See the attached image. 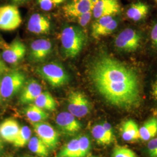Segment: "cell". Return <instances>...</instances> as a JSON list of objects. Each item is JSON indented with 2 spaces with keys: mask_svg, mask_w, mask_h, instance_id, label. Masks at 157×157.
Instances as JSON below:
<instances>
[{
  "mask_svg": "<svg viewBox=\"0 0 157 157\" xmlns=\"http://www.w3.org/2000/svg\"><path fill=\"white\" fill-rule=\"evenodd\" d=\"M89 76L97 91L110 104L124 109L140 105V84L137 73L115 58L98 57L91 65Z\"/></svg>",
  "mask_w": 157,
  "mask_h": 157,
  "instance_id": "6da1fadb",
  "label": "cell"
},
{
  "mask_svg": "<svg viewBox=\"0 0 157 157\" xmlns=\"http://www.w3.org/2000/svg\"><path fill=\"white\" fill-rule=\"evenodd\" d=\"M85 41V34L79 27L71 26L63 29L61 34V42L64 56L71 58L77 56L82 50Z\"/></svg>",
  "mask_w": 157,
  "mask_h": 157,
  "instance_id": "7a4b0ae2",
  "label": "cell"
},
{
  "mask_svg": "<svg viewBox=\"0 0 157 157\" xmlns=\"http://www.w3.org/2000/svg\"><path fill=\"white\" fill-rule=\"evenodd\" d=\"M36 72L52 87L56 88L66 85L70 80V76L65 67L56 62L42 65L37 67Z\"/></svg>",
  "mask_w": 157,
  "mask_h": 157,
  "instance_id": "3957f363",
  "label": "cell"
},
{
  "mask_svg": "<svg viewBox=\"0 0 157 157\" xmlns=\"http://www.w3.org/2000/svg\"><path fill=\"white\" fill-rule=\"evenodd\" d=\"M25 82V75L21 71L15 70L6 73L0 82L1 97L11 98L22 90Z\"/></svg>",
  "mask_w": 157,
  "mask_h": 157,
  "instance_id": "277c9868",
  "label": "cell"
},
{
  "mask_svg": "<svg viewBox=\"0 0 157 157\" xmlns=\"http://www.w3.org/2000/svg\"><path fill=\"white\" fill-rule=\"evenodd\" d=\"M67 109L75 117L83 118L90 112V101L82 92L72 91L68 95Z\"/></svg>",
  "mask_w": 157,
  "mask_h": 157,
  "instance_id": "5b68a950",
  "label": "cell"
},
{
  "mask_svg": "<svg viewBox=\"0 0 157 157\" xmlns=\"http://www.w3.org/2000/svg\"><path fill=\"white\" fill-rule=\"evenodd\" d=\"M22 17L17 6L6 5L0 6V29L11 31L19 27Z\"/></svg>",
  "mask_w": 157,
  "mask_h": 157,
  "instance_id": "8992f818",
  "label": "cell"
},
{
  "mask_svg": "<svg viewBox=\"0 0 157 157\" xmlns=\"http://www.w3.org/2000/svg\"><path fill=\"white\" fill-rule=\"evenodd\" d=\"M36 136L42 141L49 150L56 148L59 143V135L50 124L44 122L32 124Z\"/></svg>",
  "mask_w": 157,
  "mask_h": 157,
  "instance_id": "52a82bcc",
  "label": "cell"
},
{
  "mask_svg": "<svg viewBox=\"0 0 157 157\" xmlns=\"http://www.w3.org/2000/svg\"><path fill=\"white\" fill-rule=\"evenodd\" d=\"M140 37L135 30L126 29L117 37L115 44L120 50L132 52L136 50L140 45Z\"/></svg>",
  "mask_w": 157,
  "mask_h": 157,
  "instance_id": "ba28073f",
  "label": "cell"
},
{
  "mask_svg": "<svg viewBox=\"0 0 157 157\" xmlns=\"http://www.w3.org/2000/svg\"><path fill=\"white\" fill-rule=\"evenodd\" d=\"M56 123L60 131L65 135L73 136L82 129V124L72 113L62 112L57 115Z\"/></svg>",
  "mask_w": 157,
  "mask_h": 157,
  "instance_id": "9c48e42d",
  "label": "cell"
},
{
  "mask_svg": "<svg viewBox=\"0 0 157 157\" xmlns=\"http://www.w3.org/2000/svg\"><path fill=\"white\" fill-rule=\"evenodd\" d=\"M26 52V47L19 40H15L4 48L2 57L4 62L14 65L21 61Z\"/></svg>",
  "mask_w": 157,
  "mask_h": 157,
  "instance_id": "30bf717a",
  "label": "cell"
},
{
  "mask_svg": "<svg viewBox=\"0 0 157 157\" xmlns=\"http://www.w3.org/2000/svg\"><path fill=\"white\" fill-rule=\"evenodd\" d=\"M97 0H71L63 6V11L66 17L76 18L85 12L92 11Z\"/></svg>",
  "mask_w": 157,
  "mask_h": 157,
  "instance_id": "8fae6325",
  "label": "cell"
},
{
  "mask_svg": "<svg viewBox=\"0 0 157 157\" xmlns=\"http://www.w3.org/2000/svg\"><path fill=\"white\" fill-rule=\"evenodd\" d=\"M52 50V44L50 40L44 39L36 40L30 45V59L33 62H43L50 55Z\"/></svg>",
  "mask_w": 157,
  "mask_h": 157,
  "instance_id": "7c38bea8",
  "label": "cell"
},
{
  "mask_svg": "<svg viewBox=\"0 0 157 157\" xmlns=\"http://www.w3.org/2000/svg\"><path fill=\"white\" fill-rule=\"evenodd\" d=\"M121 11L118 0H97L93 9V17L95 19L106 16H115Z\"/></svg>",
  "mask_w": 157,
  "mask_h": 157,
  "instance_id": "4fadbf2b",
  "label": "cell"
},
{
  "mask_svg": "<svg viewBox=\"0 0 157 157\" xmlns=\"http://www.w3.org/2000/svg\"><path fill=\"white\" fill-rule=\"evenodd\" d=\"M42 87L35 80H30L24 84L19 101L23 104H29L34 102L36 98L41 93Z\"/></svg>",
  "mask_w": 157,
  "mask_h": 157,
  "instance_id": "5bb4252c",
  "label": "cell"
},
{
  "mask_svg": "<svg viewBox=\"0 0 157 157\" xmlns=\"http://www.w3.org/2000/svg\"><path fill=\"white\" fill-rule=\"evenodd\" d=\"M19 124L13 118H7L0 123V138L2 140L12 143L20 129Z\"/></svg>",
  "mask_w": 157,
  "mask_h": 157,
  "instance_id": "9a60e30c",
  "label": "cell"
},
{
  "mask_svg": "<svg viewBox=\"0 0 157 157\" xmlns=\"http://www.w3.org/2000/svg\"><path fill=\"white\" fill-rule=\"evenodd\" d=\"M28 29L33 33H47L50 30V21L41 14L34 13L29 19Z\"/></svg>",
  "mask_w": 157,
  "mask_h": 157,
  "instance_id": "2e32d148",
  "label": "cell"
},
{
  "mask_svg": "<svg viewBox=\"0 0 157 157\" xmlns=\"http://www.w3.org/2000/svg\"><path fill=\"white\" fill-rule=\"evenodd\" d=\"M121 135L123 140L128 142H133L140 139L139 128L133 120L129 119L122 124Z\"/></svg>",
  "mask_w": 157,
  "mask_h": 157,
  "instance_id": "e0dca14e",
  "label": "cell"
},
{
  "mask_svg": "<svg viewBox=\"0 0 157 157\" xmlns=\"http://www.w3.org/2000/svg\"><path fill=\"white\" fill-rule=\"evenodd\" d=\"M148 11V6L144 2L139 1L129 6L126 11V16L133 21H139L147 15Z\"/></svg>",
  "mask_w": 157,
  "mask_h": 157,
  "instance_id": "ac0fdd59",
  "label": "cell"
},
{
  "mask_svg": "<svg viewBox=\"0 0 157 157\" xmlns=\"http://www.w3.org/2000/svg\"><path fill=\"white\" fill-rule=\"evenodd\" d=\"M25 113L31 124L44 122L47 120L49 114L45 110L40 108L34 104H29L25 109Z\"/></svg>",
  "mask_w": 157,
  "mask_h": 157,
  "instance_id": "d6986e66",
  "label": "cell"
},
{
  "mask_svg": "<svg viewBox=\"0 0 157 157\" xmlns=\"http://www.w3.org/2000/svg\"><path fill=\"white\" fill-rule=\"evenodd\" d=\"M140 139L143 141H149L157 135V119L151 118L146 121L139 128Z\"/></svg>",
  "mask_w": 157,
  "mask_h": 157,
  "instance_id": "ffe728a7",
  "label": "cell"
},
{
  "mask_svg": "<svg viewBox=\"0 0 157 157\" xmlns=\"http://www.w3.org/2000/svg\"><path fill=\"white\" fill-rule=\"evenodd\" d=\"M34 102L35 105L45 111H54L56 109V101L52 95L47 91H42Z\"/></svg>",
  "mask_w": 157,
  "mask_h": 157,
  "instance_id": "44dd1931",
  "label": "cell"
},
{
  "mask_svg": "<svg viewBox=\"0 0 157 157\" xmlns=\"http://www.w3.org/2000/svg\"><path fill=\"white\" fill-rule=\"evenodd\" d=\"M28 146L29 149L37 156L48 157L49 154L48 148L37 136H34L30 138Z\"/></svg>",
  "mask_w": 157,
  "mask_h": 157,
  "instance_id": "7402d4cb",
  "label": "cell"
},
{
  "mask_svg": "<svg viewBox=\"0 0 157 157\" xmlns=\"http://www.w3.org/2000/svg\"><path fill=\"white\" fill-rule=\"evenodd\" d=\"M91 134L96 142L101 146H108L113 142L108 137L102 124L94 125L91 129Z\"/></svg>",
  "mask_w": 157,
  "mask_h": 157,
  "instance_id": "603a6c76",
  "label": "cell"
},
{
  "mask_svg": "<svg viewBox=\"0 0 157 157\" xmlns=\"http://www.w3.org/2000/svg\"><path fill=\"white\" fill-rule=\"evenodd\" d=\"M78 138L77 137L63 146L56 157H78Z\"/></svg>",
  "mask_w": 157,
  "mask_h": 157,
  "instance_id": "cb8c5ba5",
  "label": "cell"
},
{
  "mask_svg": "<svg viewBox=\"0 0 157 157\" xmlns=\"http://www.w3.org/2000/svg\"><path fill=\"white\" fill-rule=\"evenodd\" d=\"M31 136V129L27 126H23L20 128L17 137L12 144L17 148H23L28 144L29 141L32 137Z\"/></svg>",
  "mask_w": 157,
  "mask_h": 157,
  "instance_id": "d4e9b609",
  "label": "cell"
},
{
  "mask_svg": "<svg viewBox=\"0 0 157 157\" xmlns=\"http://www.w3.org/2000/svg\"><path fill=\"white\" fill-rule=\"evenodd\" d=\"M96 21L93 23L92 26L91 34L95 39L100 38L101 31L105 28L109 23L113 19V16H106L96 19Z\"/></svg>",
  "mask_w": 157,
  "mask_h": 157,
  "instance_id": "484cf974",
  "label": "cell"
},
{
  "mask_svg": "<svg viewBox=\"0 0 157 157\" xmlns=\"http://www.w3.org/2000/svg\"><path fill=\"white\" fill-rule=\"evenodd\" d=\"M78 157H86L91 149V141L87 136H78Z\"/></svg>",
  "mask_w": 157,
  "mask_h": 157,
  "instance_id": "4316f807",
  "label": "cell"
},
{
  "mask_svg": "<svg viewBox=\"0 0 157 157\" xmlns=\"http://www.w3.org/2000/svg\"><path fill=\"white\" fill-rule=\"evenodd\" d=\"M111 157H137L135 152L126 146H115Z\"/></svg>",
  "mask_w": 157,
  "mask_h": 157,
  "instance_id": "83f0119b",
  "label": "cell"
},
{
  "mask_svg": "<svg viewBox=\"0 0 157 157\" xmlns=\"http://www.w3.org/2000/svg\"><path fill=\"white\" fill-rule=\"evenodd\" d=\"M92 17H93V10L82 13L77 17L76 18H78V22L79 25L81 26L82 27H84L90 22Z\"/></svg>",
  "mask_w": 157,
  "mask_h": 157,
  "instance_id": "f1b7e54d",
  "label": "cell"
},
{
  "mask_svg": "<svg viewBox=\"0 0 157 157\" xmlns=\"http://www.w3.org/2000/svg\"><path fill=\"white\" fill-rule=\"evenodd\" d=\"M117 26H118V22L115 19H113L112 21L109 23V24L107 25V26L101 31L100 34V37L108 36L109 34L112 33L114 32V30L117 29Z\"/></svg>",
  "mask_w": 157,
  "mask_h": 157,
  "instance_id": "f546056e",
  "label": "cell"
},
{
  "mask_svg": "<svg viewBox=\"0 0 157 157\" xmlns=\"http://www.w3.org/2000/svg\"><path fill=\"white\" fill-rule=\"evenodd\" d=\"M147 150L149 157H154L157 152V138H153L149 140Z\"/></svg>",
  "mask_w": 157,
  "mask_h": 157,
  "instance_id": "4dcf8cb0",
  "label": "cell"
},
{
  "mask_svg": "<svg viewBox=\"0 0 157 157\" xmlns=\"http://www.w3.org/2000/svg\"><path fill=\"white\" fill-rule=\"evenodd\" d=\"M41 9L45 11H49L53 7V2L52 0H37Z\"/></svg>",
  "mask_w": 157,
  "mask_h": 157,
  "instance_id": "1f68e13d",
  "label": "cell"
},
{
  "mask_svg": "<svg viewBox=\"0 0 157 157\" xmlns=\"http://www.w3.org/2000/svg\"><path fill=\"white\" fill-rule=\"evenodd\" d=\"M102 124L104 129H105L108 137L112 141H113V140H114V135H113V131L111 124L107 122H104L102 124Z\"/></svg>",
  "mask_w": 157,
  "mask_h": 157,
  "instance_id": "d6a6232c",
  "label": "cell"
},
{
  "mask_svg": "<svg viewBox=\"0 0 157 157\" xmlns=\"http://www.w3.org/2000/svg\"><path fill=\"white\" fill-rule=\"evenodd\" d=\"M151 39L153 44L157 47V23L155 25L151 32Z\"/></svg>",
  "mask_w": 157,
  "mask_h": 157,
  "instance_id": "836d02e7",
  "label": "cell"
},
{
  "mask_svg": "<svg viewBox=\"0 0 157 157\" xmlns=\"http://www.w3.org/2000/svg\"><path fill=\"white\" fill-rule=\"evenodd\" d=\"M8 72V67L6 65L4 61L0 57V74L6 73Z\"/></svg>",
  "mask_w": 157,
  "mask_h": 157,
  "instance_id": "e575fe53",
  "label": "cell"
},
{
  "mask_svg": "<svg viewBox=\"0 0 157 157\" xmlns=\"http://www.w3.org/2000/svg\"><path fill=\"white\" fill-rule=\"evenodd\" d=\"M152 94L153 97L157 100V80H156L152 87Z\"/></svg>",
  "mask_w": 157,
  "mask_h": 157,
  "instance_id": "d590c367",
  "label": "cell"
},
{
  "mask_svg": "<svg viewBox=\"0 0 157 157\" xmlns=\"http://www.w3.org/2000/svg\"><path fill=\"white\" fill-rule=\"evenodd\" d=\"M11 1L17 4H21L27 1V0H11Z\"/></svg>",
  "mask_w": 157,
  "mask_h": 157,
  "instance_id": "8d00e7d4",
  "label": "cell"
},
{
  "mask_svg": "<svg viewBox=\"0 0 157 157\" xmlns=\"http://www.w3.org/2000/svg\"><path fill=\"white\" fill-rule=\"evenodd\" d=\"M65 0H52L53 4H56V5H58V4H61Z\"/></svg>",
  "mask_w": 157,
  "mask_h": 157,
  "instance_id": "74e56055",
  "label": "cell"
},
{
  "mask_svg": "<svg viewBox=\"0 0 157 157\" xmlns=\"http://www.w3.org/2000/svg\"><path fill=\"white\" fill-rule=\"evenodd\" d=\"M3 149H4L3 142H2V140L0 138V152L2 151Z\"/></svg>",
  "mask_w": 157,
  "mask_h": 157,
  "instance_id": "f35d334b",
  "label": "cell"
},
{
  "mask_svg": "<svg viewBox=\"0 0 157 157\" xmlns=\"http://www.w3.org/2000/svg\"><path fill=\"white\" fill-rule=\"evenodd\" d=\"M23 157H35L32 156V155H25Z\"/></svg>",
  "mask_w": 157,
  "mask_h": 157,
  "instance_id": "ab89813d",
  "label": "cell"
},
{
  "mask_svg": "<svg viewBox=\"0 0 157 157\" xmlns=\"http://www.w3.org/2000/svg\"><path fill=\"white\" fill-rule=\"evenodd\" d=\"M154 1H155V4L157 6V0H154Z\"/></svg>",
  "mask_w": 157,
  "mask_h": 157,
  "instance_id": "60d3db41",
  "label": "cell"
},
{
  "mask_svg": "<svg viewBox=\"0 0 157 157\" xmlns=\"http://www.w3.org/2000/svg\"><path fill=\"white\" fill-rule=\"evenodd\" d=\"M154 157H157V152H156V154H155V155Z\"/></svg>",
  "mask_w": 157,
  "mask_h": 157,
  "instance_id": "b9f144b4",
  "label": "cell"
},
{
  "mask_svg": "<svg viewBox=\"0 0 157 157\" xmlns=\"http://www.w3.org/2000/svg\"><path fill=\"white\" fill-rule=\"evenodd\" d=\"M1 82V81H0ZM1 91H0V99H1Z\"/></svg>",
  "mask_w": 157,
  "mask_h": 157,
  "instance_id": "7bdbcfd3",
  "label": "cell"
},
{
  "mask_svg": "<svg viewBox=\"0 0 157 157\" xmlns=\"http://www.w3.org/2000/svg\"><path fill=\"white\" fill-rule=\"evenodd\" d=\"M95 157V156H91V157Z\"/></svg>",
  "mask_w": 157,
  "mask_h": 157,
  "instance_id": "ee69618b",
  "label": "cell"
},
{
  "mask_svg": "<svg viewBox=\"0 0 157 157\" xmlns=\"http://www.w3.org/2000/svg\"></svg>",
  "mask_w": 157,
  "mask_h": 157,
  "instance_id": "f6af8a7d",
  "label": "cell"
}]
</instances>
